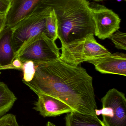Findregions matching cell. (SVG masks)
Masks as SVG:
<instances>
[{
	"mask_svg": "<svg viewBox=\"0 0 126 126\" xmlns=\"http://www.w3.org/2000/svg\"><path fill=\"white\" fill-rule=\"evenodd\" d=\"M54 10L61 46L94 35V24L87 0H43Z\"/></svg>",
	"mask_w": 126,
	"mask_h": 126,
	"instance_id": "cell-2",
	"label": "cell"
},
{
	"mask_svg": "<svg viewBox=\"0 0 126 126\" xmlns=\"http://www.w3.org/2000/svg\"><path fill=\"white\" fill-rule=\"evenodd\" d=\"M45 34L53 41H55L58 38L57 17L53 9H51L46 19Z\"/></svg>",
	"mask_w": 126,
	"mask_h": 126,
	"instance_id": "cell-14",
	"label": "cell"
},
{
	"mask_svg": "<svg viewBox=\"0 0 126 126\" xmlns=\"http://www.w3.org/2000/svg\"><path fill=\"white\" fill-rule=\"evenodd\" d=\"M10 1L8 0H0V13L6 14L10 5Z\"/></svg>",
	"mask_w": 126,
	"mask_h": 126,
	"instance_id": "cell-18",
	"label": "cell"
},
{
	"mask_svg": "<svg viewBox=\"0 0 126 126\" xmlns=\"http://www.w3.org/2000/svg\"><path fill=\"white\" fill-rule=\"evenodd\" d=\"M118 49H126V34L119 30L115 32L110 38Z\"/></svg>",
	"mask_w": 126,
	"mask_h": 126,
	"instance_id": "cell-15",
	"label": "cell"
},
{
	"mask_svg": "<svg viewBox=\"0 0 126 126\" xmlns=\"http://www.w3.org/2000/svg\"><path fill=\"white\" fill-rule=\"evenodd\" d=\"M46 126H56L54 124L52 123L51 122H47V124H46Z\"/></svg>",
	"mask_w": 126,
	"mask_h": 126,
	"instance_id": "cell-20",
	"label": "cell"
},
{
	"mask_svg": "<svg viewBox=\"0 0 126 126\" xmlns=\"http://www.w3.org/2000/svg\"><path fill=\"white\" fill-rule=\"evenodd\" d=\"M101 114L106 126H126L125 94L116 89L109 90L101 99Z\"/></svg>",
	"mask_w": 126,
	"mask_h": 126,
	"instance_id": "cell-6",
	"label": "cell"
},
{
	"mask_svg": "<svg viewBox=\"0 0 126 126\" xmlns=\"http://www.w3.org/2000/svg\"><path fill=\"white\" fill-rule=\"evenodd\" d=\"M122 0H117V1H118V2H121Z\"/></svg>",
	"mask_w": 126,
	"mask_h": 126,
	"instance_id": "cell-22",
	"label": "cell"
},
{
	"mask_svg": "<svg viewBox=\"0 0 126 126\" xmlns=\"http://www.w3.org/2000/svg\"><path fill=\"white\" fill-rule=\"evenodd\" d=\"M8 0L10 1L11 0Z\"/></svg>",
	"mask_w": 126,
	"mask_h": 126,
	"instance_id": "cell-24",
	"label": "cell"
},
{
	"mask_svg": "<svg viewBox=\"0 0 126 126\" xmlns=\"http://www.w3.org/2000/svg\"><path fill=\"white\" fill-rule=\"evenodd\" d=\"M34 64L32 78L23 83L36 94L57 98L74 111L97 115L92 78L85 69L65 63L60 58Z\"/></svg>",
	"mask_w": 126,
	"mask_h": 126,
	"instance_id": "cell-1",
	"label": "cell"
},
{
	"mask_svg": "<svg viewBox=\"0 0 126 126\" xmlns=\"http://www.w3.org/2000/svg\"><path fill=\"white\" fill-rule=\"evenodd\" d=\"M12 37V30L6 25L0 34V67L9 65L15 60Z\"/></svg>",
	"mask_w": 126,
	"mask_h": 126,
	"instance_id": "cell-11",
	"label": "cell"
},
{
	"mask_svg": "<svg viewBox=\"0 0 126 126\" xmlns=\"http://www.w3.org/2000/svg\"><path fill=\"white\" fill-rule=\"evenodd\" d=\"M1 73L0 72V75Z\"/></svg>",
	"mask_w": 126,
	"mask_h": 126,
	"instance_id": "cell-25",
	"label": "cell"
},
{
	"mask_svg": "<svg viewBox=\"0 0 126 126\" xmlns=\"http://www.w3.org/2000/svg\"><path fill=\"white\" fill-rule=\"evenodd\" d=\"M51 10L50 7L41 3L30 15L12 29L15 58L34 38L43 32L45 33L46 19Z\"/></svg>",
	"mask_w": 126,
	"mask_h": 126,
	"instance_id": "cell-3",
	"label": "cell"
},
{
	"mask_svg": "<svg viewBox=\"0 0 126 126\" xmlns=\"http://www.w3.org/2000/svg\"><path fill=\"white\" fill-rule=\"evenodd\" d=\"M93 0L95 1H97V2H99V1H103L107 0Z\"/></svg>",
	"mask_w": 126,
	"mask_h": 126,
	"instance_id": "cell-21",
	"label": "cell"
},
{
	"mask_svg": "<svg viewBox=\"0 0 126 126\" xmlns=\"http://www.w3.org/2000/svg\"><path fill=\"white\" fill-rule=\"evenodd\" d=\"M1 14H2V13H0V15H1Z\"/></svg>",
	"mask_w": 126,
	"mask_h": 126,
	"instance_id": "cell-23",
	"label": "cell"
},
{
	"mask_svg": "<svg viewBox=\"0 0 126 126\" xmlns=\"http://www.w3.org/2000/svg\"><path fill=\"white\" fill-rule=\"evenodd\" d=\"M94 24V35L101 40L110 38L120 29L121 20L117 14L103 5L90 3Z\"/></svg>",
	"mask_w": 126,
	"mask_h": 126,
	"instance_id": "cell-7",
	"label": "cell"
},
{
	"mask_svg": "<svg viewBox=\"0 0 126 126\" xmlns=\"http://www.w3.org/2000/svg\"><path fill=\"white\" fill-rule=\"evenodd\" d=\"M124 0L126 1V0Z\"/></svg>",
	"mask_w": 126,
	"mask_h": 126,
	"instance_id": "cell-26",
	"label": "cell"
},
{
	"mask_svg": "<svg viewBox=\"0 0 126 126\" xmlns=\"http://www.w3.org/2000/svg\"><path fill=\"white\" fill-rule=\"evenodd\" d=\"M59 50L55 41L43 32L23 47L15 59L18 58L22 63L28 61L35 64L46 63L60 58Z\"/></svg>",
	"mask_w": 126,
	"mask_h": 126,
	"instance_id": "cell-5",
	"label": "cell"
},
{
	"mask_svg": "<svg viewBox=\"0 0 126 126\" xmlns=\"http://www.w3.org/2000/svg\"><path fill=\"white\" fill-rule=\"evenodd\" d=\"M6 25V14L0 15V34Z\"/></svg>",
	"mask_w": 126,
	"mask_h": 126,
	"instance_id": "cell-19",
	"label": "cell"
},
{
	"mask_svg": "<svg viewBox=\"0 0 126 126\" xmlns=\"http://www.w3.org/2000/svg\"><path fill=\"white\" fill-rule=\"evenodd\" d=\"M37 95L38 97L33 109L44 117H56L74 111L70 107L57 98L45 94Z\"/></svg>",
	"mask_w": 126,
	"mask_h": 126,
	"instance_id": "cell-10",
	"label": "cell"
},
{
	"mask_svg": "<svg viewBox=\"0 0 126 126\" xmlns=\"http://www.w3.org/2000/svg\"><path fill=\"white\" fill-rule=\"evenodd\" d=\"M23 72V82H28L32 78L35 73V64L31 61L23 63L22 70Z\"/></svg>",
	"mask_w": 126,
	"mask_h": 126,
	"instance_id": "cell-16",
	"label": "cell"
},
{
	"mask_svg": "<svg viewBox=\"0 0 126 126\" xmlns=\"http://www.w3.org/2000/svg\"><path fill=\"white\" fill-rule=\"evenodd\" d=\"M95 69L102 74H112L126 76V55L123 53L109 54L103 57L88 61Z\"/></svg>",
	"mask_w": 126,
	"mask_h": 126,
	"instance_id": "cell-9",
	"label": "cell"
},
{
	"mask_svg": "<svg viewBox=\"0 0 126 126\" xmlns=\"http://www.w3.org/2000/svg\"><path fill=\"white\" fill-rule=\"evenodd\" d=\"M94 35L92 34L62 46L60 58L69 64L78 66L83 62L98 59L111 54L103 46L97 43Z\"/></svg>",
	"mask_w": 126,
	"mask_h": 126,
	"instance_id": "cell-4",
	"label": "cell"
},
{
	"mask_svg": "<svg viewBox=\"0 0 126 126\" xmlns=\"http://www.w3.org/2000/svg\"><path fill=\"white\" fill-rule=\"evenodd\" d=\"M66 126H106L97 115L72 111L65 117Z\"/></svg>",
	"mask_w": 126,
	"mask_h": 126,
	"instance_id": "cell-12",
	"label": "cell"
},
{
	"mask_svg": "<svg viewBox=\"0 0 126 126\" xmlns=\"http://www.w3.org/2000/svg\"><path fill=\"white\" fill-rule=\"evenodd\" d=\"M0 126H19L16 116L11 114L4 115L0 118Z\"/></svg>",
	"mask_w": 126,
	"mask_h": 126,
	"instance_id": "cell-17",
	"label": "cell"
},
{
	"mask_svg": "<svg viewBox=\"0 0 126 126\" xmlns=\"http://www.w3.org/2000/svg\"><path fill=\"white\" fill-rule=\"evenodd\" d=\"M17 99L7 85L0 81V117L10 110Z\"/></svg>",
	"mask_w": 126,
	"mask_h": 126,
	"instance_id": "cell-13",
	"label": "cell"
},
{
	"mask_svg": "<svg viewBox=\"0 0 126 126\" xmlns=\"http://www.w3.org/2000/svg\"><path fill=\"white\" fill-rule=\"evenodd\" d=\"M43 0H11L6 13V25L11 29L15 27L30 15Z\"/></svg>",
	"mask_w": 126,
	"mask_h": 126,
	"instance_id": "cell-8",
	"label": "cell"
}]
</instances>
